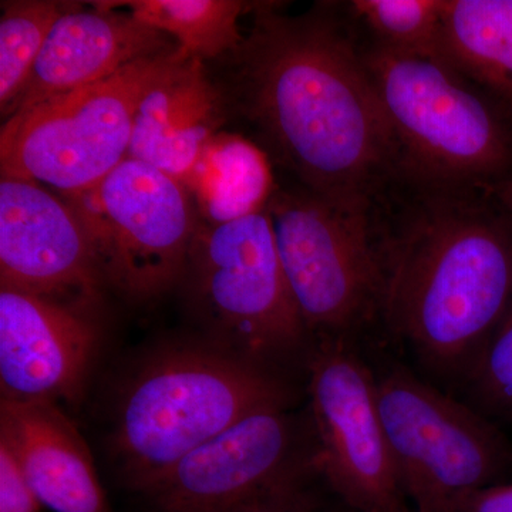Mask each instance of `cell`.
<instances>
[{
    "mask_svg": "<svg viewBox=\"0 0 512 512\" xmlns=\"http://www.w3.org/2000/svg\"><path fill=\"white\" fill-rule=\"evenodd\" d=\"M252 13L251 30L227 56L228 106L303 190L370 210L402 173L403 158L356 30L326 9L286 16L256 3Z\"/></svg>",
    "mask_w": 512,
    "mask_h": 512,
    "instance_id": "cell-1",
    "label": "cell"
},
{
    "mask_svg": "<svg viewBox=\"0 0 512 512\" xmlns=\"http://www.w3.org/2000/svg\"><path fill=\"white\" fill-rule=\"evenodd\" d=\"M380 325L457 389L512 305V217L490 185L403 168L370 208Z\"/></svg>",
    "mask_w": 512,
    "mask_h": 512,
    "instance_id": "cell-2",
    "label": "cell"
},
{
    "mask_svg": "<svg viewBox=\"0 0 512 512\" xmlns=\"http://www.w3.org/2000/svg\"><path fill=\"white\" fill-rule=\"evenodd\" d=\"M292 402L281 370L220 345L174 346L151 356L124 386L111 450L124 483L141 493L232 424Z\"/></svg>",
    "mask_w": 512,
    "mask_h": 512,
    "instance_id": "cell-3",
    "label": "cell"
},
{
    "mask_svg": "<svg viewBox=\"0 0 512 512\" xmlns=\"http://www.w3.org/2000/svg\"><path fill=\"white\" fill-rule=\"evenodd\" d=\"M359 45L404 168L461 184L510 177L511 114L493 97L441 60L397 55L369 40Z\"/></svg>",
    "mask_w": 512,
    "mask_h": 512,
    "instance_id": "cell-4",
    "label": "cell"
},
{
    "mask_svg": "<svg viewBox=\"0 0 512 512\" xmlns=\"http://www.w3.org/2000/svg\"><path fill=\"white\" fill-rule=\"evenodd\" d=\"M188 56L180 47L147 57L90 86L3 121L2 177L79 194L126 160L138 106Z\"/></svg>",
    "mask_w": 512,
    "mask_h": 512,
    "instance_id": "cell-5",
    "label": "cell"
},
{
    "mask_svg": "<svg viewBox=\"0 0 512 512\" xmlns=\"http://www.w3.org/2000/svg\"><path fill=\"white\" fill-rule=\"evenodd\" d=\"M387 440L414 512H461L503 483L512 446L493 420L406 366L376 372Z\"/></svg>",
    "mask_w": 512,
    "mask_h": 512,
    "instance_id": "cell-6",
    "label": "cell"
},
{
    "mask_svg": "<svg viewBox=\"0 0 512 512\" xmlns=\"http://www.w3.org/2000/svg\"><path fill=\"white\" fill-rule=\"evenodd\" d=\"M289 291L312 343L357 342L380 325V276L370 210L275 187L266 205Z\"/></svg>",
    "mask_w": 512,
    "mask_h": 512,
    "instance_id": "cell-7",
    "label": "cell"
},
{
    "mask_svg": "<svg viewBox=\"0 0 512 512\" xmlns=\"http://www.w3.org/2000/svg\"><path fill=\"white\" fill-rule=\"evenodd\" d=\"M221 348L279 370L312 339L289 291L266 208L198 227L185 271Z\"/></svg>",
    "mask_w": 512,
    "mask_h": 512,
    "instance_id": "cell-8",
    "label": "cell"
},
{
    "mask_svg": "<svg viewBox=\"0 0 512 512\" xmlns=\"http://www.w3.org/2000/svg\"><path fill=\"white\" fill-rule=\"evenodd\" d=\"M101 279L131 298L160 295L185 272L200 225L183 184L126 158L99 184L64 195Z\"/></svg>",
    "mask_w": 512,
    "mask_h": 512,
    "instance_id": "cell-9",
    "label": "cell"
},
{
    "mask_svg": "<svg viewBox=\"0 0 512 512\" xmlns=\"http://www.w3.org/2000/svg\"><path fill=\"white\" fill-rule=\"evenodd\" d=\"M316 466L353 512H413L387 440L377 376L357 342L318 340L306 357Z\"/></svg>",
    "mask_w": 512,
    "mask_h": 512,
    "instance_id": "cell-10",
    "label": "cell"
},
{
    "mask_svg": "<svg viewBox=\"0 0 512 512\" xmlns=\"http://www.w3.org/2000/svg\"><path fill=\"white\" fill-rule=\"evenodd\" d=\"M291 406L232 424L140 494L156 512H239L320 477L308 414Z\"/></svg>",
    "mask_w": 512,
    "mask_h": 512,
    "instance_id": "cell-11",
    "label": "cell"
},
{
    "mask_svg": "<svg viewBox=\"0 0 512 512\" xmlns=\"http://www.w3.org/2000/svg\"><path fill=\"white\" fill-rule=\"evenodd\" d=\"M101 276L76 214L33 181H0V286L79 309Z\"/></svg>",
    "mask_w": 512,
    "mask_h": 512,
    "instance_id": "cell-12",
    "label": "cell"
},
{
    "mask_svg": "<svg viewBox=\"0 0 512 512\" xmlns=\"http://www.w3.org/2000/svg\"><path fill=\"white\" fill-rule=\"evenodd\" d=\"M97 343L96 328L79 309L0 286L2 397L76 402Z\"/></svg>",
    "mask_w": 512,
    "mask_h": 512,
    "instance_id": "cell-13",
    "label": "cell"
},
{
    "mask_svg": "<svg viewBox=\"0 0 512 512\" xmlns=\"http://www.w3.org/2000/svg\"><path fill=\"white\" fill-rule=\"evenodd\" d=\"M93 5L73 6L57 20L10 117L178 46L131 13Z\"/></svg>",
    "mask_w": 512,
    "mask_h": 512,
    "instance_id": "cell-14",
    "label": "cell"
},
{
    "mask_svg": "<svg viewBox=\"0 0 512 512\" xmlns=\"http://www.w3.org/2000/svg\"><path fill=\"white\" fill-rule=\"evenodd\" d=\"M229 109L204 62L184 56L150 90L134 119L128 158L185 184L205 147L217 137Z\"/></svg>",
    "mask_w": 512,
    "mask_h": 512,
    "instance_id": "cell-15",
    "label": "cell"
},
{
    "mask_svg": "<svg viewBox=\"0 0 512 512\" xmlns=\"http://www.w3.org/2000/svg\"><path fill=\"white\" fill-rule=\"evenodd\" d=\"M0 444L55 512H110L92 454L56 403L2 397Z\"/></svg>",
    "mask_w": 512,
    "mask_h": 512,
    "instance_id": "cell-16",
    "label": "cell"
},
{
    "mask_svg": "<svg viewBox=\"0 0 512 512\" xmlns=\"http://www.w3.org/2000/svg\"><path fill=\"white\" fill-rule=\"evenodd\" d=\"M440 60L512 116V0H443Z\"/></svg>",
    "mask_w": 512,
    "mask_h": 512,
    "instance_id": "cell-17",
    "label": "cell"
},
{
    "mask_svg": "<svg viewBox=\"0 0 512 512\" xmlns=\"http://www.w3.org/2000/svg\"><path fill=\"white\" fill-rule=\"evenodd\" d=\"M205 227L264 211L275 191L268 154L235 134H218L184 184Z\"/></svg>",
    "mask_w": 512,
    "mask_h": 512,
    "instance_id": "cell-18",
    "label": "cell"
},
{
    "mask_svg": "<svg viewBox=\"0 0 512 512\" xmlns=\"http://www.w3.org/2000/svg\"><path fill=\"white\" fill-rule=\"evenodd\" d=\"M127 9L134 18L160 30L188 56L208 60L234 53L244 42L239 19L252 6L238 0H126L96 2Z\"/></svg>",
    "mask_w": 512,
    "mask_h": 512,
    "instance_id": "cell-19",
    "label": "cell"
},
{
    "mask_svg": "<svg viewBox=\"0 0 512 512\" xmlns=\"http://www.w3.org/2000/svg\"><path fill=\"white\" fill-rule=\"evenodd\" d=\"M73 3L3 2L0 18V113L8 120L25 92L50 30Z\"/></svg>",
    "mask_w": 512,
    "mask_h": 512,
    "instance_id": "cell-20",
    "label": "cell"
},
{
    "mask_svg": "<svg viewBox=\"0 0 512 512\" xmlns=\"http://www.w3.org/2000/svg\"><path fill=\"white\" fill-rule=\"evenodd\" d=\"M348 8L373 45L397 55L440 60L443 0H355Z\"/></svg>",
    "mask_w": 512,
    "mask_h": 512,
    "instance_id": "cell-21",
    "label": "cell"
},
{
    "mask_svg": "<svg viewBox=\"0 0 512 512\" xmlns=\"http://www.w3.org/2000/svg\"><path fill=\"white\" fill-rule=\"evenodd\" d=\"M458 389L466 403L488 419L512 421V305Z\"/></svg>",
    "mask_w": 512,
    "mask_h": 512,
    "instance_id": "cell-22",
    "label": "cell"
},
{
    "mask_svg": "<svg viewBox=\"0 0 512 512\" xmlns=\"http://www.w3.org/2000/svg\"><path fill=\"white\" fill-rule=\"evenodd\" d=\"M239 512H353L332 494L322 477L313 478Z\"/></svg>",
    "mask_w": 512,
    "mask_h": 512,
    "instance_id": "cell-23",
    "label": "cell"
},
{
    "mask_svg": "<svg viewBox=\"0 0 512 512\" xmlns=\"http://www.w3.org/2000/svg\"><path fill=\"white\" fill-rule=\"evenodd\" d=\"M42 505L18 461L0 444V512H40Z\"/></svg>",
    "mask_w": 512,
    "mask_h": 512,
    "instance_id": "cell-24",
    "label": "cell"
},
{
    "mask_svg": "<svg viewBox=\"0 0 512 512\" xmlns=\"http://www.w3.org/2000/svg\"><path fill=\"white\" fill-rule=\"evenodd\" d=\"M461 512H512V483L485 488L473 495Z\"/></svg>",
    "mask_w": 512,
    "mask_h": 512,
    "instance_id": "cell-25",
    "label": "cell"
},
{
    "mask_svg": "<svg viewBox=\"0 0 512 512\" xmlns=\"http://www.w3.org/2000/svg\"><path fill=\"white\" fill-rule=\"evenodd\" d=\"M490 190L493 191L498 202L503 205L504 210L512 217V175L504 178V180L497 181V183L490 184Z\"/></svg>",
    "mask_w": 512,
    "mask_h": 512,
    "instance_id": "cell-26",
    "label": "cell"
}]
</instances>
